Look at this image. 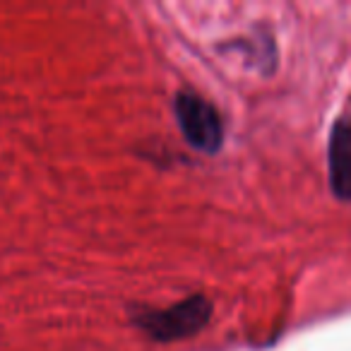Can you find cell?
Returning a JSON list of instances; mask_svg holds the SVG:
<instances>
[{
	"label": "cell",
	"instance_id": "1",
	"mask_svg": "<svg viewBox=\"0 0 351 351\" xmlns=\"http://www.w3.org/2000/svg\"><path fill=\"white\" fill-rule=\"evenodd\" d=\"M212 317V303L205 296H191L166 311H142L137 327L156 341H173L200 332Z\"/></svg>",
	"mask_w": 351,
	"mask_h": 351
},
{
	"label": "cell",
	"instance_id": "2",
	"mask_svg": "<svg viewBox=\"0 0 351 351\" xmlns=\"http://www.w3.org/2000/svg\"><path fill=\"white\" fill-rule=\"evenodd\" d=\"M173 113L188 145L205 154H217L221 149L224 123H221L219 111L207 99L193 92H178L173 99Z\"/></svg>",
	"mask_w": 351,
	"mask_h": 351
},
{
	"label": "cell",
	"instance_id": "3",
	"mask_svg": "<svg viewBox=\"0 0 351 351\" xmlns=\"http://www.w3.org/2000/svg\"><path fill=\"white\" fill-rule=\"evenodd\" d=\"M327 171L332 195L341 202H351V116H341L332 125L327 145Z\"/></svg>",
	"mask_w": 351,
	"mask_h": 351
}]
</instances>
